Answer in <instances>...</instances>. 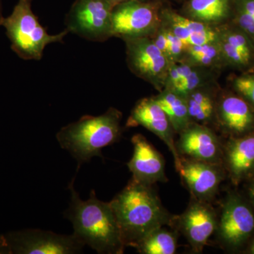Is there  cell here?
Here are the masks:
<instances>
[{
	"label": "cell",
	"mask_w": 254,
	"mask_h": 254,
	"mask_svg": "<svg viewBox=\"0 0 254 254\" xmlns=\"http://www.w3.org/2000/svg\"><path fill=\"white\" fill-rule=\"evenodd\" d=\"M178 173L195 199L209 202L218 191L222 180L220 165L181 157Z\"/></svg>",
	"instance_id": "13"
},
{
	"label": "cell",
	"mask_w": 254,
	"mask_h": 254,
	"mask_svg": "<svg viewBox=\"0 0 254 254\" xmlns=\"http://www.w3.org/2000/svg\"><path fill=\"white\" fill-rule=\"evenodd\" d=\"M157 103L166 114L174 131L180 133L190 123L187 98L176 92L164 89L153 96Z\"/></svg>",
	"instance_id": "20"
},
{
	"label": "cell",
	"mask_w": 254,
	"mask_h": 254,
	"mask_svg": "<svg viewBox=\"0 0 254 254\" xmlns=\"http://www.w3.org/2000/svg\"><path fill=\"white\" fill-rule=\"evenodd\" d=\"M9 254H74L85 245L74 235H63L50 231L28 229L4 236Z\"/></svg>",
	"instance_id": "7"
},
{
	"label": "cell",
	"mask_w": 254,
	"mask_h": 254,
	"mask_svg": "<svg viewBox=\"0 0 254 254\" xmlns=\"http://www.w3.org/2000/svg\"><path fill=\"white\" fill-rule=\"evenodd\" d=\"M126 44L128 67L137 77L150 83L159 92L163 91L170 68V60L155 46L150 37L131 38Z\"/></svg>",
	"instance_id": "8"
},
{
	"label": "cell",
	"mask_w": 254,
	"mask_h": 254,
	"mask_svg": "<svg viewBox=\"0 0 254 254\" xmlns=\"http://www.w3.org/2000/svg\"><path fill=\"white\" fill-rule=\"evenodd\" d=\"M186 98L191 122L208 127L216 124L218 99L216 81L196 88L187 95Z\"/></svg>",
	"instance_id": "18"
},
{
	"label": "cell",
	"mask_w": 254,
	"mask_h": 254,
	"mask_svg": "<svg viewBox=\"0 0 254 254\" xmlns=\"http://www.w3.org/2000/svg\"><path fill=\"white\" fill-rule=\"evenodd\" d=\"M110 203L125 247L136 248L156 229L173 224L174 217L164 208L152 185L133 179Z\"/></svg>",
	"instance_id": "1"
},
{
	"label": "cell",
	"mask_w": 254,
	"mask_h": 254,
	"mask_svg": "<svg viewBox=\"0 0 254 254\" xmlns=\"http://www.w3.org/2000/svg\"><path fill=\"white\" fill-rule=\"evenodd\" d=\"M177 228L185 235L196 254L201 253L209 239L217 230L216 214L208 202L195 199L180 216L173 218Z\"/></svg>",
	"instance_id": "9"
},
{
	"label": "cell",
	"mask_w": 254,
	"mask_h": 254,
	"mask_svg": "<svg viewBox=\"0 0 254 254\" xmlns=\"http://www.w3.org/2000/svg\"><path fill=\"white\" fill-rule=\"evenodd\" d=\"M160 1L129 0L117 5L112 14L113 37L123 41L153 36L161 23Z\"/></svg>",
	"instance_id": "5"
},
{
	"label": "cell",
	"mask_w": 254,
	"mask_h": 254,
	"mask_svg": "<svg viewBox=\"0 0 254 254\" xmlns=\"http://www.w3.org/2000/svg\"><path fill=\"white\" fill-rule=\"evenodd\" d=\"M131 143L133 153L127 166L132 179L148 185L168 181L163 157L145 137L138 133L132 137Z\"/></svg>",
	"instance_id": "14"
},
{
	"label": "cell",
	"mask_w": 254,
	"mask_h": 254,
	"mask_svg": "<svg viewBox=\"0 0 254 254\" xmlns=\"http://www.w3.org/2000/svg\"><path fill=\"white\" fill-rule=\"evenodd\" d=\"M142 126L158 136L168 147L175 160L177 173L181 158L174 141V131L166 114L153 97L138 100L127 120V127Z\"/></svg>",
	"instance_id": "10"
},
{
	"label": "cell",
	"mask_w": 254,
	"mask_h": 254,
	"mask_svg": "<svg viewBox=\"0 0 254 254\" xmlns=\"http://www.w3.org/2000/svg\"><path fill=\"white\" fill-rule=\"evenodd\" d=\"M232 18L254 42V0H235Z\"/></svg>",
	"instance_id": "24"
},
{
	"label": "cell",
	"mask_w": 254,
	"mask_h": 254,
	"mask_svg": "<svg viewBox=\"0 0 254 254\" xmlns=\"http://www.w3.org/2000/svg\"><path fill=\"white\" fill-rule=\"evenodd\" d=\"M161 25L181 39L187 46L219 41V26H209L185 17L170 8L162 6Z\"/></svg>",
	"instance_id": "15"
},
{
	"label": "cell",
	"mask_w": 254,
	"mask_h": 254,
	"mask_svg": "<svg viewBox=\"0 0 254 254\" xmlns=\"http://www.w3.org/2000/svg\"><path fill=\"white\" fill-rule=\"evenodd\" d=\"M249 195H250L251 200L254 205V181L252 182L250 188H249Z\"/></svg>",
	"instance_id": "26"
},
{
	"label": "cell",
	"mask_w": 254,
	"mask_h": 254,
	"mask_svg": "<svg viewBox=\"0 0 254 254\" xmlns=\"http://www.w3.org/2000/svg\"><path fill=\"white\" fill-rule=\"evenodd\" d=\"M232 87L240 97L254 108V75L246 74L235 78Z\"/></svg>",
	"instance_id": "25"
},
{
	"label": "cell",
	"mask_w": 254,
	"mask_h": 254,
	"mask_svg": "<svg viewBox=\"0 0 254 254\" xmlns=\"http://www.w3.org/2000/svg\"><path fill=\"white\" fill-rule=\"evenodd\" d=\"M2 16V0H0V26H1V22L3 20Z\"/></svg>",
	"instance_id": "28"
},
{
	"label": "cell",
	"mask_w": 254,
	"mask_h": 254,
	"mask_svg": "<svg viewBox=\"0 0 254 254\" xmlns=\"http://www.w3.org/2000/svg\"><path fill=\"white\" fill-rule=\"evenodd\" d=\"M73 182L74 179L68 186L71 203L66 211V218L72 223L73 235L98 254H123L125 247L110 202L98 199L94 190L88 200H82Z\"/></svg>",
	"instance_id": "2"
},
{
	"label": "cell",
	"mask_w": 254,
	"mask_h": 254,
	"mask_svg": "<svg viewBox=\"0 0 254 254\" xmlns=\"http://www.w3.org/2000/svg\"><path fill=\"white\" fill-rule=\"evenodd\" d=\"M250 253L254 254V240L252 242V245H251Z\"/></svg>",
	"instance_id": "29"
},
{
	"label": "cell",
	"mask_w": 254,
	"mask_h": 254,
	"mask_svg": "<svg viewBox=\"0 0 254 254\" xmlns=\"http://www.w3.org/2000/svg\"><path fill=\"white\" fill-rule=\"evenodd\" d=\"M182 62L193 66L218 70L226 66L219 41L198 46H187Z\"/></svg>",
	"instance_id": "21"
},
{
	"label": "cell",
	"mask_w": 254,
	"mask_h": 254,
	"mask_svg": "<svg viewBox=\"0 0 254 254\" xmlns=\"http://www.w3.org/2000/svg\"><path fill=\"white\" fill-rule=\"evenodd\" d=\"M179 134L176 147L180 158L187 156L192 160L220 165L221 144L210 127L192 122Z\"/></svg>",
	"instance_id": "12"
},
{
	"label": "cell",
	"mask_w": 254,
	"mask_h": 254,
	"mask_svg": "<svg viewBox=\"0 0 254 254\" xmlns=\"http://www.w3.org/2000/svg\"><path fill=\"white\" fill-rule=\"evenodd\" d=\"M217 230L219 237L225 245L240 247L254 230L253 211L240 197L230 195L222 205Z\"/></svg>",
	"instance_id": "11"
},
{
	"label": "cell",
	"mask_w": 254,
	"mask_h": 254,
	"mask_svg": "<svg viewBox=\"0 0 254 254\" xmlns=\"http://www.w3.org/2000/svg\"><path fill=\"white\" fill-rule=\"evenodd\" d=\"M113 8L108 0H76L66 15V30L87 41H107L113 37Z\"/></svg>",
	"instance_id": "6"
},
{
	"label": "cell",
	"mask_w": 254,
	"mask_h": 254,
	"mask_svg": "<svg viewBox=\"0 0 254 254\" xmlns=\"http://www.w3.org/2000/svg\"><path fill=\"white\" fill-rule=\"evenodd\" d=\"M225 161L235 181L250 173L254 169V135L229 141L225 149Z\"/></svg>",
	"instance_id": "19"
},
{
	"label": "cell",
	"mask_w": 254,
	"mask_h": 254,
	"mask_svg": "<svg viewBox=\"0 0 254 254\" xmlns=\"http://www.w3.org/2000/svg\"><path fill=\"white\" fill-rule=\"evenodd\" d=\"M235 0H187L180 14L209 26L226 24L232 18Z\"/></svg>",
	"instance_id": "17"
},
{
	"label": "cell",
	"mask_w": 254,
	"mask_h": 254,
	"mask_svg": "<svg viewBox=\"0 0 254 254\" xmlns=\"http://www.w3.org/2000/svg\"><path fill=\"white\" fill-rule=\"evenodd\" d=\"M177 248V234L163 227L145 237L136 247L143 254H174Z\"/></svg>",
	"instance_id": "22"
},
{
	"label": "cell",
	"mask_w": 254,
	"mask_h": 254,
	"mask_svg": "<svg viewBox=\"0 0 254 254\" xmlns=\"http://www.w3.org/2000/svg\"><path fill=\"white\" fill-rule=\"evenodd\" d=\"M216 119L224 129L236 134L250 131L254 125L252 106L242 97L233 95L218 96Z\"/></svg>",
	"instance_id": "16"
},
{
	"label": "cell",
	"mask_w": 254,
	"mask_h": 254,
	"mask_svg": "<svg viewBox=\"0 0 254 254\" xmlns=\"http://www.w3.org/2000/svg\"><path fill=\"white\" fill-rule=\"evenodd\" d=\"M108 1L110 3V4L115 7L117 5H119L120 4H123V3L126 2V1H129V0H108Z\"/></svg>",
	"instance_id": "27"
},
{
	"label": "cell",
	"mask_w": 254,
	"mask_h": 254,
	"mask_svg": "<svg viewBox=\"0 0 254 254\" xmlns=\"http://www.w3.org/2000/svg\"><path fill=\"white\" fill-rule=\"evenodd\" d=\"M32 0H18L12 12L3 18L1 26L6 30L11 48L21 59L40 60L48 45L61 43L68 31L48 34L31 9Z\"/></svg>",
	"instance_id": "4"
},
{
	"label": "cell",
	"mask_w": 254,
	"mask_h": 254,
	"mask_svg": "<svg viewBox=\"0 0 254 254\" xmlns=\"http://www.w3.org/2000/svg\"><path fill=\"white\" fill-rule=\"evenodd\" d=\"M141 1H160V0H141Z\"/></svg>",
	"instance_id": "30"
},
{
	"label": "cell",
	"mask_w": 254,
	"mask_h": 254,
	"mask_svg": "<svg viewBox=\"0 0 254 254\" xmlns=\"http://www.w3.org/2000/svg\"><path fill=\"white\" fill-rule=\"evenodd\" d=\"M121 112L110 108L99 116L85 115L76 123L63 127L56 138L62 148L78 162V168L94 157H101L102 150L118 141L121 137Z\"/></svg>",
	"instance_id": "3"
},
{
	"label": "cell",
	"mask_w": 254,
	"mask_h": 254,
	"mask_svg": "<svg viewBox=\"0 0 254 254\" xmlns=\"http://www.w3.org/2000/svg\"><path fill=\"white\" fill-rule=\"evenodd\" d=\"M218 69L193 66L188 75L171 91L183 95L185 98L196 88L216 81Z\"/></svg>",
	"instance_id": "23"
}]
</instances>
